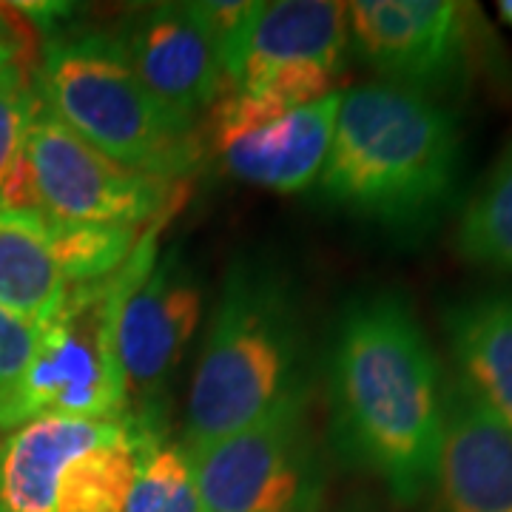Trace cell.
I'll list each match as a JSON object with an SVG mask.
<instances>
[{"label":"cell","mask_w":512,"mask_h":512,"mask_svg":"<svg viewBox=\"0 0 512 512\" xmlns=\"http://www.w3.org/2000/svg\"><path fill=\"white\" fill-rule=\"evenodd\" d=\"M444 373L419 316L399 291L353 296L328 353L330 439L345 464L416 507L436 484Z\"/></svg>","instance_id":"1"},{"label":"cell","mask_w":512,"mask_h":512,"mask_svg":"<svg viewBox=\"0 0 512 512\" xmlns=\"http://www.w3.org/2000/svg\"><path fill=\"white\" fill-rule=\"evenodd\" d=\"M464 163L458 114L393 83L342 92L319 194L396 237H424L453 208Z\"/></svg>","instance_id":"2"},{"label":"cell","mask_w":512,"mask_h":512,"mask_svg":"<svg viewBox=\"0 0 512 512\" xmlns=\"http://www.w3.org/2000/svg\"><path fill=\"white\" fill-rule=\"evenodd\" d=\"M308 396V333L296 288L262 259L231 262L185 407V447L239 433Z\"/></svg>","instance_id":"3"},{"label":"cell","mask_w":512,"mask_h":512,"mask_svg":"<svg viewBox=\"0 0 512 512\" xmlns=\"http://www.w3.org/2000/svg\"><path fill=\"white\" fill-rule=\"evenodd\" d=\"M37 97L114 163L174 183L197 163L194 126L177 120L140 83L120 35H57L35 77Z\"/></svg>","instance_id":"4"},{"label":"cell","mask_w":512,"mask_h":512,"mask_svg":"<svg viewBox=\"0 0 512 512\" xmlns=\"http://www.w3.org/2000/svg\"><path fill=\"white\" fill-rule=\"evenodd\" d=\"M157 225L137 242L126 265L109 279L69 285L52 319L40 328L35 356L12 390L0 396V433L43 416L128 419L126 382L117 356V322L128 288L157 259Z\"/></svg>","instance_id":"5"},{"label":"cell","mask_w":512,"mask_h":512,"mask_svg":"<svg viewBox=\"0 0 512 512\" xmlns=\"http://www.w3.org/2000/svg\"><path fill=\"white\" fill-rule=\"evenodd\" d=\"M348 43L382 77L436 103L470 92L478 74L510 83L501 43L476 3L458 0H353Z\"/></svg>","instance_id":"6"},{"label":"cell","mask_w":512,"mask_h":512,"mask_svg":"<svg viewBox=\"0 0 512 512\" xmlns=\"http://www.w3.org/2000/svg\"><path fill=\"white\" fill-rule=\"evenodd\" d=\"M188 453L205 512H322L328 470L308 396Z\"/></svg>","instance_id":"7"},{"label":"cell","mask_w":512,"mask_h":512,"mask_svg":"<svg viewBox=\"0 0 512 512\" xmlns=\"http://www.w3.org/2000/svg\"><path fill=\"white\" fill-rule=\"evenodd\" d=\"M26 151L35 208L49 220L143 228L165 217V205L174 197V183L131 171L89 146L37 92Z\"/></svg>","instance_id":"8"},{"label":"cell","mask_w":512,"mask_h":512,"mask_svg":"<svg viewBox=\"0 0 512 512\" xmlns=\"http://www.w3.org/2000/svg\"><path fill=\"white\" fill-rule=\"evenodd\" d=\"M205 293L180 248L165 251L128 288L117 322L128 424L163 430L168 387L200 328Z\"/></svg>","instance_id":"9"},{"label":"cell","mask_w":512,"mask_h":512,"mask_svg":"<svg viewBox=\"0 0 512 512\" xmlns=\"http://www.w3.org/2000/svg\"><path fill=\"white\" fill-rule=\"evenodd\" d=\"M148 94L177 120L191 123L222 94L217 37L194 3H163L131 20L120 35Z\"/></svg>","instance_id":"10"},{"label":"cell","mask_w":512,"mask_h":512,"mask_svg":"<svg viewBox=\"0 0 512 512\" xmlns=\"http://www.w3.org/2000/svg\"><path fill=\"white\" fill-rule=\"evenodd\" d=\"M348 3L274 0L254 3L222 46V92H248L293 63H325L342 72Z\"/></svg>","instance_id":"11"},{"label":"cell","mask_w":512,"mask_h":512,"mask_svg":"<svg viewBox=\"0 0 512 512\" xmlns=\"http://www.w3.org/2000/svg\"><path fill=\"white\" fill-rule=\"evenodd\" d=\"M433 493L439 512H512V430L450 379Z\"/></svg>","instance_id":"12"},{"label":"cell","mask_w":512,"mask_h":512,"mask_svg":"<svg viewBox=\"0 0 512 512\" xmlns=\"http://www.w3.org/2000/svg\"><path fill=\"white\" fill-rule=\"evenodd\" d=\"M339 103L342 92H333L222 148L228 174L279 194L313 185L330 154Z\"/></svg>","instance_id":"13"},{"label":"cell","mask_w":512,"mask_h":512,"mask_svg":"<svg viewBox=\"0 0 512 512\" xmlns=\"http://www.w3.org/2000/svg\"><path fill=\"white\" fill-rule=\"evenodd\" d=\"M120 424L43 416L0 436V512H55L60 473Z\"/></svg>","instance_id":"14"},{"label":"cell","mask_w":512,"mask_h":512,"mask_svg":"<svg viewBox=\"0 0 512 512\" xmlns=\"http://www.w3.org/2000/svg\"><path fill=\"white\" fill-rule=\"evenodd\" d=\"M456 379L512 430V291L461 296L441 313Z\"/></svg>","instance_id":"15"},{"label":"cell","mask_w":512,"mask_h":512,"mask_svg":"<svg viewBox=\"0 0 512 512\" xmlns=\"http://www.w3.org/2000/svg\"><path fill=\"white\" fill-rule=\"evenodd\" d=\"M63 293L49 220L35 208H0V308L43 328Z\"/></svg>","instance_id":"16"},{"label":"cell","mask_w":512,"mask_h":512,"mask_svg":"<svg viewBox=\"0 0 512 512\" xmlns=\"http://www.w3.org/2000/svg\"><path fill=\"white\" fill-rule=\"evenodd\" d=\"M143 433L123 421L111 439L74 456L57 481L55 512H126Z\"/></svg>","instance_id":"17"},{"label":"cell","mask_w":512,"mask_h":512,"mask_svg":"<svg viewBox=\"0 0 512 512\" xmlns=\"http://www.w3.org/2000/svg\"><path fill=\"white\" fill-rule=\"evenodd\" d=\"M456 251L476 268L512 274V143L464 205Z\"/></svg>","instance_id":"18"},{"label":"cell","mask_w":512,"mask_h":512,"mask_svg":"<svg viewBox=\"0 0 512 512\" xmlns=\"http://www.w3.org/2000/svg\"><path fill=\"white\" fill-rule=\"evenodd\" d=\"M126 512H205L183 441H168L165 430L143 433Z\"/></svg>","instance_id":"19"},{"label":"cell","mask_w":512,"mask_h":512,"mask_svg":"<svg viewBox=\"0 0 512 512\" xmlns=\"http://www.w3.org/2000/svg\"><path fill=\"white\" fill-rule=\"evenodd\" d=\"M32 103L35 83L18 60H9L0 69V208H35L26 151Z\"/></svg>","instance_id":"20"},{"label":"cell","mask_w":512,"mask_h":512,"mask_svg":"<svg viewBox=\"0 0 512 512\" xmlns=\"http://www.w3.org/2000/svg\"><path fill=\"white\" fill-rule=\"evenodd\" d=\"M137 234L140 228H128V225L49 220L52 251L66 288L100 282L117 274L134 254L140 242Z\"/></svg>","instance_id":"21"},{"label":"cell","mask_w":512,"mask_h":512,"mask_svg":"<svg viewBox=\"0 0 512 512\" xmlns=\"http://www.w3.org/2000/svg\"><path fill=\"white\" fill-rule=\"evenodd\" d=\"M40 342V328L0 308V396L12 390L29 367Z\"/></svg>","instance_id":"22"},{"label":"cell","mask_w":512,"mask_h":512,"mask_svg":"<svg viewBox=\"0 0 512 512\" xmlns=\"http://www.w3.org/2000/svg\"><path fill=\"white\" fill-rule=\"evenodd\" d=\"M9 60H15V49H12V43H9L6 37H0V69H3Z\"/></svg>","instance_id":"23"},{"label":"cell","mask_w":512,"mask_h":512,"mask_svg":"<svg viewBox=\"0 0 512 512\" xmlns=\"http://www.w3.org/2000/svg\"><path fill=\"white\" fill-rule=\"evenodd\" d=\"M498 15H501V20L512 29V0H501V3H498Z\"/></svg>","instance_id":"24"},{"label":"cell","mask_w":512,"mask_h":512,"mask_svg":"<svg viewBox=\"0 0 512 512\" xmlns=\"http://www.w3.org/2000/svg\"><path fill=\"white\" fill-rule=\"evenodd\" d=\"M345 512H379L373 504H356V507H350V510Z\"/></svg>","instance_id":"25"}]
</instances>
